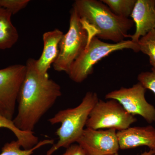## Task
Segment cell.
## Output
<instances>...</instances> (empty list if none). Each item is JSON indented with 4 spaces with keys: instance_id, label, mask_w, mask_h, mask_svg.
Returning <instances> with one entry per match:
<instances>
[{
    "instance_id": "1",
    "label": "cell",
    "mask_w": 155,
    "mask_h": 155,
    "mask_svg": "<svg viewBox=\"0 0 155 155\" xmlns=\"http://www.w3.org/2000/svg\"><path fill=\"white\" fill-rule=\"evenodd\" d=\"M35 59L26 62V73L19 90L18 113L13 119L17 128L33 132L39 121L62 95L61 86L49 77L38 74Z\"/></svg>"
},
{
    "instance_id": "2",
    "label": "cell",
    "mask_w": 155,
    "mask_h": 155,
    "mask_svg": "<svg viewBox=\"0 0 155 155\" xmlns=\"http://www.w3.org/2000/svg\"><path fill=\"white\" fill-rule=\"evenodd\" d=\"M72 7L87 30L89 40L97 37L117 43L130 37L127 33L133 26V20L116 15L101 1L76 0Z\"/></svg>"
},
{
    "instance_id": "3",
    "label": "cell",
    "mask_w": 155,
    "mask_h": 155,
    "mask_svg": "<svg viewBox=\"0 0 155 155\" xmlns=\"http://www.w3.org/2000/svg\"><path fill=\"white\" fill-rule=\"evenodd\" d=\"M99 100L96 93L87 92L77 107L61 110L48 119L52 125L61 123V126L56 132L58 141L48 151L46 155H52L61 148H67L77 142L86 126L91 112Z\"/></svg>"
},
{
    "instance_id": "4",
    "label": "cell",
    "mask_w": 155,
    "mask_h": 155,
    "mask_svg": "<svg viewBox=\"0 0 155 155\" xmlns=\"http://www.w3.org/2000/svg\"><path fill=\"white\" fill-rule=\"evenodd\" d=\"M124 49L140 51L138 45L127 40L117 43H109L94 37L89 41L83 52L72 64L68 73L71 80L76 83L83 82L93 72L94 66L111 53Z\"/></svg>"
},
{
    "instance_id": "5",
    "label": "cell",
    "mask_w": 155,
    "mask_h": 155,
    "mask_svg": "<svg viewBox=\"0 0 155 155\" xmlns=\"http://www.w3.org/2000/svg\"><path fill=\"white\" fill-rule=\"evenodd\" d=\"M89 40L87 30L76 9L72 7L70 11L69 29L60 42L58 58L53 64L54 69L68 74L74 61L85 49Z\"/></svg>"
},
{
    "instance_id": "6",
    "label": "cell",
    "mask_w": 155,
    "mask_h": 155,
    "mask_svg": "<svg viewBox=\"0 0 155 155\" xmlns=\"http://www.w3.org/2000/svg\"><path fill=\"white\" fill-rule=\"evenodd\" d=\"M137 121L135 116L127 113L115 100H99L91 112L86 122L87 128L95 130H125Z\"/></svg>"
},
{
    "instance_id": "7",
    "label": "cell",
    "mask_w": 155,
    "mask_h": 155,
    "mask_svg": "<svg viewBox=\"0 0 155 155\" xmlns=\"http://www.w3.org/2000/svg\"><path fill=\"white\" fill-rule=\"evenodd\" d=\"M26 71V66L22 64H15L0 69V115L10 120H13Z\"/></svg>"
},
{
    "instance_id": "8",
    "label": "cell",
    "mask_w": 155,
    "mask_h": 155,
    "mask_svg": "<svg viewBox=\"0 0 155 155\" xmlns=\"http://www.w3.org/2000/svg\"><path fill=\"white\" fill-rule=\"evenodd\" d=\"M146 90L138 82L131 87H122L110 92L105 98L116 100L128 114L134 116L139 115L151 124L155 122V108L146 99Z\"/></svg>"
},
{
    "instance_id": "9",
    "label": "cell",
    "mask_w": 155,
    "mask_h": 155,
    "mask_svg": "<svg viewBox=\"0 0 155 155\" xmlns=\"http://www.w3.org/2000/svg\"><path fill=\"white\" fill-rule=\"evenodd\" d=\"M77 143L87 155H107L118 152L119 149L117 130L114 129H84Z\"/></svg>"
},
{
    "instance_id": "10",
    "label": "cell",
    "mask_w": 155,
    "mask_h": 155,
    "mask_svg": "<svg viewBox=\"0 0 155 155\" xmlns=\"http://www.w3.org/2000/svg\"><path fill=\"white\" fill-rule=\"evenodd\" d=\"M130 17L135 23L136 30L129 38L138 44L140 39L155 30V0H137Z\"/></svg>"
},
{
    "instance_id": "11",
    "label": "cell",
    "mask_w": 155,
    "mask_h": 155,
    "mask_svg": "<svg viewBox=\"0 0 155 155\" xmlns=\"http://www.w3.org/2000/svg\"><path fill=\"white\" fill-rule=\"evenodd\" d=\"M117 137L121 150L130 149L146 146L155 151V128L152 125L128 127L117 131Z\"/></svg>"
},
{
    "instance_id": "12",
    "label": "cell",
    "mask_w": 155,
    "mask_h": 155,
    "mask_svg": "<svg viewBox=\"0 0 155 155\" xmlns=\"http://www.w3.org/2000/svg\"><path fill=\"white\" fill-rule=\"evenodd\" d=\"M64 34L55 28L43 35V49L41 57L35 61V68L40 75L49 77L48 71L56 61L59 51V45Z\"/></svg>"
},
{
    "instance_id": "13",
    "label": "cell",
    "mask_w": 155,
    "mask_h": 155,
    "mask_svg": "<svg viewBox=\"0 0 155 155\" xmlns=\"http://www.w3.org/2000/svg\"><path fill=\"white\" fill-rule=\"evenodd\" d=\"M11 12L0 7V50L12 48L19 38L17 28L11 22Z\"/></svg>"
},
{
    "instance_id": "14",
    "label": "cell",
    "mask_w": 155,
    "mask_h": 155,
    "mask_svg": "<svg viewBox=\"0 0 155 155\" xmlns=\"http://www.w3.org/2000/svg\"><path fill=\"white\" fill-rule=\"evenodd\" d=\"M5 127L11 130L15 134L21 147L24 150L32 148L39 142L38 138L34 132L23 131L16 127L13 120L0 115V128Z\"/></svg>"
},
{
    "instance_id": "15",
    "label": "cell",
    "mask_w": 155,
    "mask_h": 155,
    "mask_svg": "<svg viewBox=\"0 0 155 155\" xmlns=\"http://www.w3.org/2000/svg\"><path fill=\"white\" fill-rule=\"evenodd\" d=\"M54 140L46 139L39 142L32 148L29 150H22L21 146L18 140H13L10 143H7L2 148V151L0 155H31L35 150L41 147L48 144H54Z\"/></svg>"
},
{
    "instance_id": "16",
    "label": "cell",
    "mask_w": 155,
    "mask_h": 155,
    "mask_svg": "<svg viewBox=\"0 0 155 155\" xmlns=\"http://www.w3.org/2000/svg\"><path fill=\"white\" fill-rule=\"evenodd\" d=\"M137 0H102L111 11L119 17L128 18L132 14Z\"/></svg>"
},
{
    "instance_id": "17",
    "label": "cell",
    "mask_w": 155,
    "mask_h": 155,
    "mask_svg": "<svg viewBox=\"0 0 155 155\" xmlns=\"http://www.w3.org/2000/svg\"><path fill=\"white\" fill-rule=\"evenodd\" d=\"M138 45L140 51L149 56L152 69L155 70V30L140 39Z\"/></svg>"
},
{
    "instance_id": "18",
    "label": "cell",
    "mask_w": 155,
    "mask_h": 155,
    "mask_svg": "<svg viewBox=\"0 0 155 155\" xmlns=\"http://www.w3.org/2000/svg\"><path fill=\"white\" fill-rule=\"evenodd\" d=\"M30 2L29 0H0V7L10 11L13 15L25 8Z\"/></svg>"
},
{
    "instance_id": "19",
    "label": "cell",
    "mask_w": 155,
    "mask_h": 155,
    "mask_svg": "<svg viewBox=\"0 0 155 155\" xmlns=\"http://www.w3.org/2000/svg\"><path fill=\"white\" fill-rule=\"evenodd\" d=\"M137 80L146 89L150 90L155 94V70L142 72L139 74Z\"/></svg>"
},
{
    "instance_id": "20",
    "label": "cell",
    "mask_w": 155,
    "mask_h": 155,
    "mask_svg": "<svg viewBox=\"0 0 155 155\" xmlns=\"http://www.w3.org/2000/svg\"><path fill=\"white\" fill-rule=\"evenodd\" d=\"M62 155H87L83 149L78 144H72L67 148Z\"/></svg>"
},
{
    "instance_id": "21",
    "label": "cell",
    "mask_w": 155,
    "mask_h": 155,
    "mask_svg": "<svg viewBox=\"0 0 155 155\" xmlns=\"http://www.w3.org/2000/svg\"><path fill=\"white\" fill-rule=\"evenodd\" d=\"M155 153V151L150 150L148 151H145L142 153L140 155H153Z\"/></svg>"
},
{
    "instance_id": "22",
    "label": "cell",
    "mask_w": 155,
    "mask_h": 155,
    "mask_svg": "<svg viewBox=\"0 0 155 155\" xmlns=\"http://www.w3.org/2000/svg\"><path fill=\"white\" fill-rule=\"evenodd\" d=\"M107 155H119L118 153H116L113 154Z\"/></svg>"
},
{
    "instance_id": "23",
    "label": "cell",
    "mask_w": 155,
    "mask_h": 155,
    "mask_svg": "<svg viewBox=\"0 0 155 155\" xmlns=\"http://www.w3.org/2000/svg\"><path fill=\"white\" fill-rule=\"evenodd\" d=\"M153 155H155V153L154 154H153Z\"/></svg>"
}]
</instances>
